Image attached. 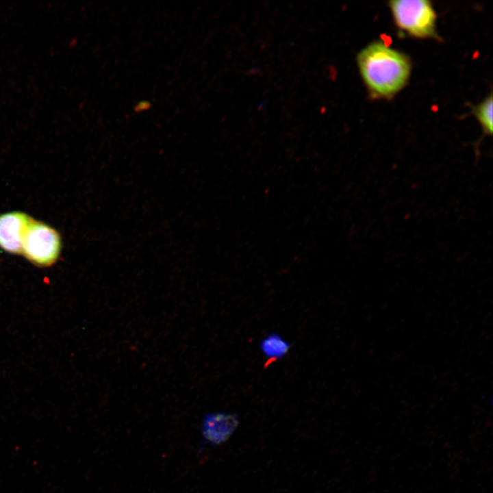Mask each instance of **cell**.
<instances>
[{
    "instance_id": "cell-1",
    "label": "cell",
    "mask_w": 493,
    "mask_h": 493,
    "mask_svg": "<svg viewBox=\"0 0 493 493\" xmlns=\"http://www.w3.org/2000/svg\"><path fill=\"white\" fill-rule=\"evenodd\" d=\"M357 62L364 83L375 97H392L405 86L409 77L408 58L381 42L364 48L357 56Z\"/></svg>"
},
{
    "instance_id": "cell-2",
    "label": "cell",
    "mask_w": 493,
    "mask_h": 493,
    "mask_svg": "<svg viewBox=\"0 0 493 493\" xmlns=\"http://www.w3.org/2000/svg\"><path fill=\"white\" fill-rule=\"evenodd\" d=\"M390 8L396 24L409 35L420 38H436V14L426 0L391 1Z\"/></svg>"
},
{
    "instance_id": "cell-3",
    "label": "cell",
    "mask_w": 493,
    "mask_h": 493,
    "mask_svg": "<svg viewBox=\"0 0 493 493\" xmlns=\"http://www.w3.org/2000/svg\"><path fill=\"white\" fill-rule=\"evenodd\" d=\"M61 246V238L55 229L32 220L23 238L21 253L33 264L48 267L56 262Z\"/></svg>"
},
{
    "instance_id": "cell-4",
    "label": "cell",
    "mask_w": 493,
    "mask_h": 493,
    "mask_svg": "<svg viewBox=\"0 0 493 493\" xmlns=\"http://www.w3.org/2000/svg\"><path fill=\"white\" fill-rule=\"evenodd\" d=\"M239 422L235 413L220 411L206 414L201 424L203 442L212 446L223 444L236 431Z\"/></svg>"
},
{
    "instance_id": "cell-5",
    "label": "cell",
    "mask_w": 493,
    "mask_h": 493,
    "mask_svg": "<svg viewBox=\"0 0 493 493\" xmlns=\"http://www.w3.org/2000/svg\"><path fill=\"white\" fill-rule=\"evenodd\" d=\"M32 220L21 212L0 215V247L10 253H21L23 238Z\"/></svg>"
},
{
    "instance_id": "cell-6",
    "label": "cell",
    "mask_w": 493,
    "mask_h": 493,
    "mask_svg": "<svg viewBox=\"0 0 493 493\" xmlns=\"http://www.w3.org/2000/svg\"><path fill=\"white\" fill-rule=\"evenodd\" d=\"M262 354L268 362H277L284 358L291 349V344L281 335L270 333L260 342Z\"/></svg>"
},
{
    "instance_id": "cell-7",
    "label": "cell",
    "mask_w": 493,
    "mask_h": 493,
    "mask_svg": "<svg viewBox=\"0 0 493 493\" xmlns=\"http://www.w3.org/2000/svg\"><path fill=\"white\" fill-rule=\"evenodd\" d=\"M474 114L484 131L492 133V96L490 94L474 110Z\"/></svg>"
}]
</instances>
